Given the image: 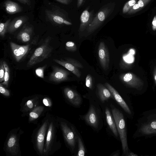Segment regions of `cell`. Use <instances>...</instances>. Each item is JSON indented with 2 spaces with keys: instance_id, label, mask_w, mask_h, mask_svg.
I'll return each instance as SVG.
<instances>
[{
  "instance_id": "obj_1",
  "label": "cell",
  "mask_w": 156,
  "mask_h": 156,
  "mask_svg": "<svg viewBox=\"0 0 156 156\" xmlns=\"http://www.w3.org/2000/svg\"><path fill=\"white\" fill-rule=\"evenodd\" d=\"M59 126L56 116L50 114L44 144L43 156L54 154L59 150L61 144L57 140V130Z\"/></svg>"
},
{
  "instance_id": "obj_2",
  "label": "cell",
  "mask_w": 156,
  "mask_h": 156,
  "mask_svg": "<svg viewBox=\"0 0 156 156\" xmlns=\"http://www.w3.org/2000/svg\"><path fill=\"white\" fill-rule=\"evenodd\" d=\"M50 113L46 114L41 122L34 130L31 136V141L34 149L40 156H43L44 148Z\"/></svg>"
},
{
  "instance_id": "obj_3",
  "label": "cell",
  "mask_w": 156,
  "mask_h": 156,
  "mask_svg": "<svg viewBox=\"0 0 156 156\" xmlns=\"http://www.w3.org/2000/svg\"><path fill=\"white\" fill-rule=\"evenodd\" d=\"M23 133L20 127L12 129L9 132L3 147L7 156H21L20 140Z\"/></svg>"
},
{
  "instance_id": "obj_4",
  "label": "cell",
  "mask_w": 156,
  "mask_h": 156,
  "mask_svg": "<svg viewBox=\"0 0 156 156\" xmlns=\"http://www.w3.org/2000/svg\"><path fill=\"white\" fill-rule=\"evenodd\" d=\"M112 112L121 142L123 154L125 155H127L129 153V148L126 124L123 114L115 108H112Z\"/></svg>"
},
{
  "instance_id": "obj_5",
  "label": "cell",
  "mask_w": 156,
  "mask_h": 156,
  "mask_svg": "<svg viewBox=\"0 0 156 156\" xmlns=\"http://www.w3.org/2000/svg\"><path fill=\"white\" fill-rule=\"evenodd\" d=\"M49 38L46 39L35 50L28 61L27 65L31 66L41 62L51 55L53 48L50 45Z\"/></svg>"
},
{
  "instance_id": "obj_6",
  "label": "cell",
  "mask_w": 156,
  "mask_h": 156,
  "mask_svg": "<svg viewBox=\"0 0 156 156\" xmlns=\"http://www.w3.org/2000/svg\"><path fill=\"white\" fill-rule=\"evenodd\" d=\"M56 116L64 140L68 146L73 150L75 146L76 137L72 128L63 118Z\"/></svg>"
},
{
  "instance_id": "obj_7",
  "label": "cell",
  "mask_w": 156,
  "mask_h": 156,
  "mask_svg": "<svg viewBox=\"0 0 156 156\" xmlns=\"http://www.w3.org/2000/svg\"><path fill=\"white\" fill-rule=\"evenodd\" d=\"M41 98L38 95H34L24 98L20 104V111L22 113V117L28 115L36 107L40 105Z\"/></svg>"
},
{
  "instance_id": "obj_8",
  "label": "cell",
  "mask_w": 156,
  "mask_h": 156,
  "mask_svg": "<svg viewBox=\"0 0 156 156\" xmlns=\"http://www.w3.org/2000/svg\"><path fill=\"white\" fill-rule=\"evenodd\" d=\"M111 10L108 7H105L99 11L87 27L88 33H92L98 29L106 20Z\"/></svg>"
},
{
  "instance_id": "obj_9",
  "label": "cell",
  "mask_w": 156,
  "mask_h": 156,
  "mask_svg": "<svg viewBox=\"0 0 156 156\" xmlns=\"http://www.w3.org/2000/svg\"><path fill=\"white\" fill-rule=\"evenodd\" d=\"M120 78L127 86L137 90L141 89L144 85L142 80L131 73L122 74L120 76Z\"/></svg>"
},
{
  "instance_id": "obj_10",
  "label": "cell",
  "mask_w": 156,
  "mask_h": 156,
  "mask_svg": "<svg viewBox=\"0 0 156 156\" xmlns=\"http://www.w3.org/2000/svg\"><path fill=\"white\" fill-rule=\"evenodd\" d=\"M98 55L102 67L105 70H107L109 64V55L108 48L104 42H101L99 44Z\"/></svg>"
},
{
  "instance_id": "obj_11",
  "label": "cell",
  "mask_w": 156,
  "mask_h": 156,
  "mask_svg": "<svg viewBox=\"0 0 156 156\" xmlns=\"http://www.w3.org/2000/svg\"><path fill=\"white\" fill-rule=\"evenodd\" d=\"M52 68L53 71L49 77L50 80L58 83L69 80V73L68 71L57 66H53Z\"/></svg>"
},
{
  "instance_id": "obj_12",
  "label": "cell",
  "mask_w": 156,
  "mask_h": 156,
  "mask_svg": "<svg viewBox=\"0 0 156 156\" xmlns=\"http://www.w3.org/2000/svg\"><path fill=\"white\" fill-rule=\"evenodd\" d=\"M13 56L17 62H20L25 56L30 48V44L20 45L13 42H10Z\"/></svg>"
},
{
  "instance_id": "obj_13",
  "label": "cell",
  "mask_w": 156,
  "mask_h": 156,
  "mask_svg": "<svg viewBox=\"0 0 156 156\" xmlns=\"http://www.w3.org/2000/svg\"><path fill=\"white\" fill-rule=\"evenodd\" d=\"M139 132L144 135H151L156 133V114L154 117H150L143 123L139 129Z\"/></svg>"
},
{
  "instance_id": "obj_14",
  "label": "cell",
  "mask_w": 156,
  "mask_h": 156,
  "mask_svg": "<svg viewBox=\"0 0 156 156\" xmlns=\"http://www.w3.org/2000/svg\"><path fill=\"white\" fill-rule=\"evenodd\" d=\"M48 110L49 109L44 105H39L37 106L28 115V122L37 124L38 119Z\"/></svg>"
},
{
  "instance_id": "obj_15",
  "label": "cell",
  "mask_w": 156,
  "mask_h": 156,
  "mask_svg": "<svg viewBox=\"0 0 156 156\" xmlns=\"http://www.w3.org/2000/svg\"><path fill=\"white\" fill-rule=\"evenodd\" d=\"M105 85L110 91L113 96V98L125 111L128 114H131V112L129 107L117 90L108 83H105Z\"/></svg>"
},
{
  "instance_id": "obj_16",
  "label": "cell",
  "mask_w": 156,
  "mask_h": 156,
  "mask_svg": "<svg viewBox=\"0 0 156 156\" xmlns=\"http://www.w3.org/2000/svg\"><path fill=\"white\" fill-rule=\"evenodd\" d=\"M48 19L52 22L57 24H65L67 25H72L61 13L56 11H47L46 12Z\"/></svg>"
},
{
  "instance_id": "obj_17",
  "label": "cell",
  "mask_w": 156,
  "mask_h": 156,
  "mask_svg": "<svg viewBox=\"0 0 156 156\" xmlns=\"http://www.w3.org/2000/svg\"><path fill=\"white\" fill-rule=\"evenodd\" d=\"M64 93L66 99L72 104L75 106H79L81 103V98L76 91L69 87L65 88Z\"/></svg>"
},
{
  "instance_id": "obj_18",
  "label": "cell",
  "mask_w": 156,
  "mask_h": 156,
  "mask_svg": "<svg viewBox=\"0 0 156 156\" xmlns=\"http://www.w3.org/2000/svg\"><path fill=\"white\" fill-rule=\"evenodd\" d=\"M93 14L87 9H85L82 13L80 17V23L79 30L81 32L83 31L93 20Z\"/></svg>"
},
{
  "instance_id": "obj_19",
  "label": "cell",
  "mask_w": 156,
  "mask_h": 156,
  "mask_svg": "<svg viewBox=\"0 0 156 156\" xmlns=\"http://www.w3.org/2000/svg\"><path fill=\"white\" fill-rule=\"evenodd\" d=\"M33 31L32 27L25 25L18 34L17 38L22 42H28L31 39Z\"/></svg>"
},
{
  "instance_id": "obj_20",
  "label": "cell",
  "mask_w": 156,
  "mask_h": 156,
  "mask_svg": "<svg viewBox=\"0 0 156 156\" xmlns=\"http://www.w3.org/2000/svg\"><path fill=\"white\" fill-rule=\"evenodd\" d=\"M83 118L87 123L89 125L97 128L98 125V119L95 109L91 106L87 113L84 116Z\"/></svg>"
},
{
  "instance_id": "obj_21",
  "label": "cell",
  "mask_w": 156,
  "mask_h": 156,
  "mask_svg": "<svg viewBox=\"0 0 156 156\" xmlns=\"http://www.w3.org/2000/svg\"><path fill=\"white\" fill-rule=\"evenodd\" d=\"M28 17L25 16H21L15 18L10 22L8 28L7 32L12 33L17 30L27 20Z\"/></svg>"
},
{
  "instance_id": "obj_22",
  "label": "cell",
  "mask_w": 156,
  "mask_h": 156,
  "mask_svg": "<svg viewBox=\"0 0 156 156\" xmlns=\"http://www.w3.org/2000/svg\"><path fill=\"white\" fill-rule=\"evenodd\" d=\"M53 61L59 64L66 69L71 72L74 74L77 77H80L81 74L79 69L74 65L66 61L65 59H54Z\"/></svg>"
},
{
  "instance_id": "obj_23",
  "label": "cell",
  "mask_w": 156,
  "mask_h": 156,
  "mask_svg": "<svg viewBox=\"0 0 156 156\" xmlns=\"http://www.w3.org/2000/svg\"><path fill=\"white\" fill-rule=\"evenodd\" d=\"M4 5L6 12L12 14L21 12L22 7L17 3L10 0H6L4 2Z\"/></svg>"
},
{
  "instance_id": "obj_24",
  "label": "cell",
  "mask_w": 156,
  "mask_h": 156,
  "mask_svg": "<svg viewBox=\"0 0 156 156\" xmlns=\"http://www.w3.org/2000/svg\"><path fill=\"white\" fill-rule=\"evenodd\" d=\"M97 88L98 95L102 101L104 102L111 98H113L109 90L102 84H98Z\"/></svg>"
},
{
  "instance_id": "obj_25",
  "label": "cell",
  "mask_w": 156,
  "mask_h": 156,
  "mask_svg": "<svg viewBox=\"0 0 156 156\" xmlns=\"http://www.w3.org/2000/svg\"><path fill=\"white\" fill-rule=\"evenodd\" d=\"M105 113L106 120L108 125L114 135L115 136H118V132L115 121L108 108H106Z\"/></svg>"
},
{
  "instance_id": "obj_26",
  "label": "cell",
  "mask_w": 156,
  "mask_h": 156,
  "mask_svg": "<svg viewBox=\"0 0 156 156\" xmlns=\"http://www.w3.org/2000/svg\"><path fill=\"white\" fill-rule=\"evenodd\" d=\"M3 63L4 66L5 72V74L4 80L1 83L3 86L8 87L9 78L10 71L9 67L7 63L3 61Z\"/></svg>"
},
{
  "instance_id": "obj_27",
  "label": "cell",
  "mask_w": 156,
  "mask_h": 156,
  "mask_svg": "<svg viewBox=\"0 0 156 156\" xmlns=\"http://www.w3.org/2000/svg\"><path fill=\"white\" fill-rule=\"evenodd\" d=\"M11 19L7 20L5 23L0 24V35L2 37H4L7 32L8 26L10 22Z\"/></svg>"
},
{
  "instance_id": "obj_28",
  "label": "cell",
  "mask_w": 156,
  "mask_h": 156,
  "mask_svg": "<svg viewBox=\"0 0 156 156\" xmlns=\"http://www.w3.org/2000/svg\"><path fill=\"white\" fill-rule=\"evenodd\" d=\"M137 0H130L127 2L124 5L122 9V13H126L132 8L136 2Z\"/></svg>"
},
{
  "instance_id": "obj_29",
  "label": "cell",
  "mask_w": 156,
  "mask_h": 156,
  "mask_svg": "<svg viewBox=\"0 0 156 156\" xmlns=\"http://www.w3.org/2000/svg\"><path fill=\"white\" fill-rule=\"evenodd\" d=\"M78 151L77 155L79 156H84L85 154V149L83 142L79 137H78Z\"/></svg>"
},
{
  "instance_id": "obj_30",
  "label": "cell",
  "mask_w": 156,
  "mask_h": 156,
  "mask_svg": "<svg viewBox=\"0 0 156 156\" xmlns=\"http://www.w3.org/2000/svg\"><path fill=\"white\" fill-rule=\"evenodd\" d=\"M65 59L77 68L82 69L83 68L82 64L76 60L69 58H66Z\"/></svg>"
},
{
  "instance_id": "obj_31",
  "label": "cell",
  "mask_w": 156,
  "mask_h": 156,
  "mask_svg": "<svg viewBox=\"0 0 156 156\" xmlns=\"http://www.w3.org/2000/svg\"><path fill=\"white\" fill-rule=\"evenodd\" d=\"M66 48L70 51H75L77 50V47L75 44L71 41H68L66 43Z\"/></svg>"
},
{
  "instance_id": "obj_32",
  "label": "cell",
  "mask_w": 156,
  "mask_h": 156,
  "mask_svg": "<svg viewBox=\"0 0 156 156\" xmlns=\"http://www.w3.org/2000/svg\"><path fill=\"white\" fill-rule=\"evenodd\" d=\"M41 100L43 105L49 109L51 108L52 105V102L51 99L49 97H45L42 99L41 98Z\"/></svg>"
},
{
  "instance_id": "obj_33",
  "label": "cell",
  "mask_w": 156,
  "mask_h": 156,
  "mask_svg": "<svg viewBox=\"0 0 156 156\" xmlns=\"http://www.w3.org/2000/svg\"><path fill=\"white\" fill-rule=\"evenodd\" d=\"M3 62L2 60L0 63V82H2L4 80L5 70Z\"/></svg>"
},
{
  "instance_id": "obj_34",
  "label": "cell",
  "mask_w": 156,
  "mask_h": 156,
  "mask_svg": "<svg viewBox=\"0 0 156 156\" xmlns=\"http://www.w3.org/2000/svg\"><path fill=\"white\" fill-rule=\"evenodd\" d=\"M0 93L7 97H9L10 96L9 91L4 87L1 83H0Z\"/></svg>"
},
{
  "instance_id": "obj_35",
  "label": "cell",
  "mask_w": 156,
  "mask_h": 156,
  "mask_svg": "<svg viewBox=\"0 0 156 156\" xmlns=\"http://www.w3.org/2000/svg\"><path fill=\"white\" fill-rule=\"evenodd\" d=\"M85 83L87 87L90 89H92L93 86L92 78L90 74H88L86 77Z\"/></svg>"
},
{
  "instance_id": "obj_36",
  "label": "cell",
  "mask_w": 156,
  "mask_h": 156,
  "mask_svg": "<svg viewBox=\"0 0 156 156\" xmlns=\"http://www.w3.org/2000/svg\"><path fill=\"white\" fill-rule=\"evenodd\" d=\"M46 66L39 67L35 70L36 75L41 78H44V71Z\"/></svg>"
},
{
  "instance_id": "obj_37",
  "label": "cell",
  "mask_w": 156,
  "mask_h": 156,
  "mask_svg": "<svg viewBox=\"0 0 156 156\" xmlns=\"http://www.w3.org/2000/svg\"><path fill=\"white\" fill-rule=\"evenodd\" d=\"M141 10L137 2L133 6L132 8L127 12L128 14H134Z\"/></svg>"
},
{
  "instance_id": "obj_38",
  "label": "cell",
  "mask_w": 156,
  "mask_h": 156,
  "mask_svg": "<svg viewBox=\"0 0 156 156\" xmlns=\"http://www.w3.org/2000/svg\"><path fill=\"white\" fill-rule=\"evenodd\" d=\"M151 0H139L137 2L139 5L141 10L144 8Z\"/></svg>"
},
{
  "instance_id": "obj_39",
  "label": "cell",
  "mask_w": 156,
  "mask_h": 156,
  "mask_svg": "<svg viewBox=\"0 0 156 156\" xmlns=\"http://www.w3.org/2000/svg\"><path fill=\"white\" fill-rule=\"evenodd\" d=\"M152 28L153 30H156V16L154 17L152 22Z\"/></svg>"
},
{
  "instance_id": "obj_40",
  "label": "cell",
  "mask_w": 156,
  "mask_h": 156,
  "mask_svg": "<svg viewBox=\"0 0 156 156\" xmlns=\"http://www.w3.org/2000/svg\"><path fill=\"white\" fill-rule=\"evenodd\" d=\"M21 3L26 4L28 5H30V0H17Z\"/></svg>"
},
{
  "instance_id": "obj_41",
  "label": "cell",
  "mask_w": 156,
  "mask_h": 156,
  "mask_svg": "<svg viewBox=\"0 0 156 156\" xmlns=\"http://www.w3.org/2000/svg\"><path fill=\"white\" fill-rule=\"evenodd\" d=\"M153 73L154 80L156 85V66H155L154 68Z\"/></svg>"
},
{
  "instance_id": "obj_42",
  "label": "cell",
  "mask_w": 156,
  "mask_h": 156,
  "mask_svg": "<svg viewBox=\"0 0 156 156\" xmlns=\"http://www.w3.org/2000/svg\"><path fill=\"white\" fill-rule=\"evenodd\" d=\"M56 1H57L58 2H59L60 3H61L67 5L68 4L69 2V0H56Z\"/></svg>"
},
{
  "instance_id": "obj_43",
  "label": "cell",
  "mask_w": 156,
  "mask_h": 156,
  "mask_svg": "<svg viewBox=\"0 0 156 156\" xmlns=\"http://www.w3.org/2000/svg\"><path fill=\"white\" fill-rule=\"evenodd\" d=\"M84 0H78L77 2V7H79L81 5Z\"/></svg>"
},
{
  "instance_id": "obj_44",
  "label": "cell",
  "mask_w": 156,
  "mask_h": 156,
  "mask_svg": "<svg viewBox=\"0 0 156 156\" xmlns=\"http://www.w3.org/2000/svg\"><path fill=\"white\" fill-rule=\"evenodd\" d=\"M127 156H138L137 155L134 154V153L131 152L130 153H128Z\"/></svg>"
}]
</instances>
